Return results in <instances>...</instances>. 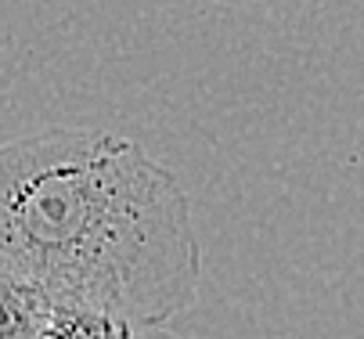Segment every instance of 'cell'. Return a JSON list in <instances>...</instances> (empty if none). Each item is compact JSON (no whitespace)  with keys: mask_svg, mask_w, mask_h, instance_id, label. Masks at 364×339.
Listing matches in <instances>:
<instances>
[{"mask_svg":"<svg viewBox=\"0 0 364 339\" xmlns=\"http://www.w3.org/2000/svg\"><path fill=\"white\" fill-rule=\"evenodd\" d=\"M0 267L137 332L195 307L202 246L181 181L137 141L50 127L0 144Z\"/></svg>","mask_w":364,"mask_h":339,"instance_id":"6da1fadb","label":"cell"},{"mask_svg":"<svg viewBox=\"0 0 364 339\" xmlns=\"http://www.w3.org/2000/svg\"><path fill=\"white\" fill-rule=\"evenodd\" d=\"M50 300L8 267H0V339H40Z\"/></svg>","mask_w":364,"mask_h":339,"instance_id":"7a4b0ae2","label":"cell"},{"mask_svg":"<svg viewBox=\"0 0 364 339\" xmlns=\"http://www.w3.org/2000/svg\"><path fill=\"white\" fill-rule=\"evenodd\" d=\"M40 339H134V328L97 307L83 303H50Z\"/></svg>","mask_w":364,"mask_h":339,"instance_id":"3957f363","label":"cell"}]
</instances>
